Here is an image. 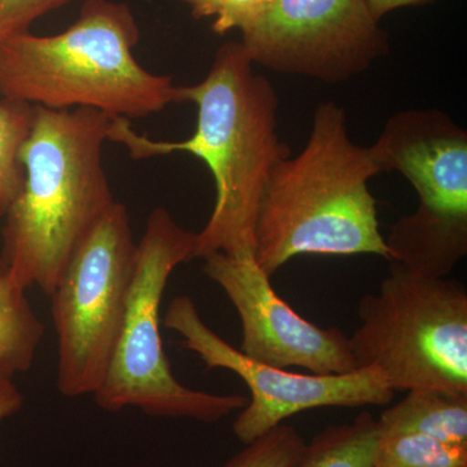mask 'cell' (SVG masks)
Segmentation results:
<instances>
[{"mask_svg": "<svg viewBox=\"0 0 467 467\" xmlns=\"http://www.w3.org/2000/svg\"><path fill=\"white\" fill-rule=\"evenodd\" d=\"M183 103L198 109L196 129L180 142L138 134L130 119H110L109 140L121 144L135 160L186 152L207 165L216 202L207 225L196 234V259L214 252L254 254V227L267 181L291 150L278 134V95L241 42L217 51L199 84L181 86Z\"/></svg>", "mask_w": 467, "mask_h": 467, "instance_id": "1", "label": "cell"}, {"mask_svg": "<svg viewBox=\"0 0 467 467\" xmlns=\"http://www.w3.org/2000/svg\"><path fill=\"white\" fill-rule=\"evenodd\" d=\"M112 117L34 106L20 150L26 180L5 214L3 252L24 288L52 294L82 243L115 204L103 167Z\"/></svg>", "mask_w": 467, "mask_h": 467, "instance_id": "2", "label": "cell"}, {"mask_svg": "<svg viewBox=\"0 0 467 467\" xmlns=\"http://www.w3.org/2000/svg\"><path fill=\"white\" fill-rule=\"evenodd\" d=\"M368 147L350 140L346 113L319 104L306 147L276 165L261 198L254 259L272 276L300 254H377L389 260L368 181Z\"/></svg>", "mask_w": 467, "mask_h": 467, "instance_id": "3", "label": "cell"}, {"mask_svg": "<svg viewBox=\"0 0 467 467\" xmlns=\"http://www.w3.org/2000/svg\"><path fill=\"white\" fill-rule=\"evenodd\" d=\"M140 26L125 3L86 0L64 32L0 41V95L50 109H91L140 119L183 103L181 86L140 66Z\"/></svg>", "mask_w": 467, "mask_h": 467, "instance_id": "4", "label": "cell"}, {"mask_svg": "<svg viewBox=\"0 0 467 467\" xmlns=\"http://www.w3.org/2000/svg\"><path fill=\"white\" fill-rule=\"evenodd\" d=\"M196 259V234L178 225L167 209L150 212L137 259L128 306L106 376L94 400L103 410L140 409L152 417L216 423L241 410L247 399L183 386L174 377L160 331V306L175 267Z\"/></svg>", "mask_w": 467, "mask_h": 467, "instance_id": "5", "label": "cell"}, {"mask_svg": "<svg viewBox=\"0 0 467 467\" xmlns=\"http://www.w3.org/2000/svg\"><path fill=\"white\" fill-rule=\"evenodd\" d=\"M349 337L356 368L382 371L393 392H467V288L391 263L377 294L359 300Z\"/></svg>", "mask_w": 467, "mask_h": 467, "instance_id": "6", "label": "cell"}, {"mask_svg": "<svg viewBox=\"0 0 467 467\" xmlns=\"http://www.w3.org/2000/svg\"><path fill=\"white\" fill-rule=\"evenodd\" d=\"M135 259L130 214L115 202L50 295L57 389L66 398L94 395L103 382L124 321Z\"/></svg>", "mask_w": 467, "mask_h": 467, "instance_id": "7", "label": "cell"}, {"mask_svg": "<svg viewBox=\"0 0 467 467\" xmlns=\"http://www.w3.org/2000/svg\"><path fill=\"white\" fill-rule=\"evenodd\" d=\"M164 325L182 337L183 348L199 356L205 368L233 371L247 384L251 401L233 423L234 434L244 445L310 409L386 407L395 396L382 371L374 367L342 376H316L254 361L214 333L190 296L171 301Z\"/></svg>", "mask_w": 467, "mask_h": 467, "instance_id": "8", "label": "cell"}, {"mask_svg": "<svg viewBox=\"0 0 467 467\" xmlns=\"http://www.w3.org/2000/svg\"><path fill=\"white\" fill-rule=\"evenodd\" d=\"M241 43L254 64L325 84L349 81L389 52L365 0H275Z\"/></svg>", "mask_w": 467, "mask_h": 467, "instance_id": "9", "label": "cell"}, {"mask_svg": "<svg viewBox=\"0 0 467 467\" xmlns=\"http://www.w3.org/2000/svg\"><path fill=\"white\" fill-rule=\"evenodd\" d=\"M202 272L220 285L238 312L241 352L270 367L306 368L316 376H342L358 370L349 337L340 328H322L301 317L276 294L254 254L214 252Z\"/></svg>", "mask_w": 467, "mask_h": 467, "instance_id": "10", "label": "cell"}, {"mask_svg": "<svg viewBox=\"0 0 467 467\" xmlns=\"http://www.w3.org/2000/svg\"><path fill=\"white\" fill-rule=\"evenodd\" d=\"M368 152L379 173L400 171L413 184L418 208L467 221V133L447 113H395Z\"/></svg>", "mask_w": 467, "mask_h": 467, "instance_id": "11", "label": "cell"}, {"mask_svg": "<svg viewBox=\"0 0 467 467\" xmlns=\"http://www.w3.org/2000/svg\"><path fill=\"white\" fill-rule=\"evenodd\" d=\"M384 241L391 263L427 278H445L467 254V221L417 208L401 217Z\"/></svg>", "mask_w": 467, "mask_h": 467, "instance_id": "12", "label": "cell"}, {"mask_svg": "<svg viewBox=\"0 0 467 467\" xmlns=\"http://www.w3.org/2000/svg\"><path fill=\"white\" fill-rule=\"evenodd\" d=\"M379 435H420L467 447V392L418 389L377 420Z\"/></svg>", "mask_w": 467, "mask_h": 467, "instance_id": "13", "label": "cell"}, {"mask_svg": "<svg viewBox=\"0 0 467 467\" xmlns=\"http://www.w3.org/2000/svg\"><path fill=\"white\" fill-rule=\"evenodd\" d=\"M45 335L26 288L18 285L0 256V379H11L32 368Z\"/></svg>", "mask_w": 467, "mask_h": 467, "instance_id": "14", "label": "cell"}, {"mask_svg": "<svg viewBox=\"0 0 467 467\" xmlns=\"http://www.w3.org/2000/svg\"><path fill=\"white\" fill-rule=\"evenodd\" d=\"M379 430L370 411L352 422L325 427L294 467H374Z\"/></svg>", "mask_w": 467, "mask_h": 467, "instance_id": "15", "label": "cell"}, {"mask_svg": "<svg viewBox=\"0 0 467 467\" xmlns=\"http://www.w3.org/2000/svg\"><path fill=\"white\" fill-rule=\"evenodd\" d=\"M34 106L0 99V220L20 195L26 173L20 150L32 126Z\"/></svg>", "mask_w": 467, "mask_h": 467, "instance_id": "16", "label": "cell"}, {"mask_svg": "<svg viewBox=\"0 0 467 467\" xmlns=\"http://www.w3.org/2000/svg\"><path fill=\"white\" fill-rule=\"evenodd\" d=\"M374 467H467V447L420 435H379Z\"/></svg>", "mask_w": 467, "mask_h": 467, "instance_id": "17", "label": "cell"}, {"mask_svg": "<svg viewBox=\"0 0 467 467\" xmlns=\"http://www.w3.org/2000/svg\"><path fill=\"white\" fill-rule=\"evenodd\" d=\"M306 442L294 426L275 427L256 441L244 445L225 467H294Z\"/></svg>", "mask_w": 467, "mask_h": 467, "instance_id": "18", "label": "cell"}, {"mask_svg": "<svg viewBox=\"0 0 467 467\" xmlns=\"http://www.w3.org/2000/svg\"><path fill=\"white\" fill-rule=\"evenodd\" d=\"M193 17H214L212 29L218 36L232 30L245 33L259 23L275 0H182Z\"/></svg>", "mask_w": 467, "mask_h": 467, "instance_id": "19", "label": "cell"}, {"mask_svg": "<svg viewBox=\"0 0 467 467\" xmlns=\"http://www.w3.org/2000/svg\"><path fill=\"white\" fill-rule=\"evenodd\" d=\"M75 0H0V41L29 27L43 15Z\"/></svg>", "mask_w": 467, "mask_h": 467, "instance_id": "20", "label": "cell"}, {"mask_svg": "<svg viewBox=\"0 0 467 467\" xmlns=\"http://www.w3.org/2000/svg\"><path fill=\"white\" fill-rule=\"evenodd\" d=\"M24 407V396L11 379H0V426Z\"/></svg>", "mask_w": 467, "mask_h": 467, "instance_id": "21", "label": "cell"}, {"mask_svg": "<svg viewBox=\"0 0 467 467\" xmlns=\"http://www.w3.org/2000/svg\"><path fill=\"white\" fill-rule=\"evenodd\" d=\"M430 0H365L368 11L377 21H379L384 15L395 11V9L408 7V5H422Z\"/></svg>", "mask_w": 467, "mask_h": 467, "instance_id": "22", "label": "cell"}]
</instances>
